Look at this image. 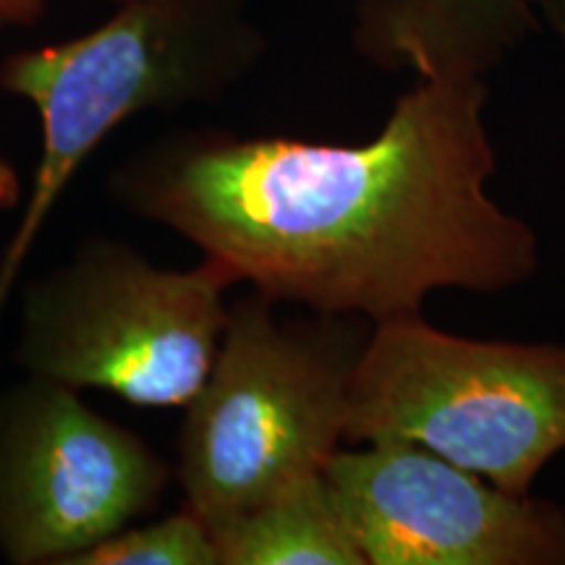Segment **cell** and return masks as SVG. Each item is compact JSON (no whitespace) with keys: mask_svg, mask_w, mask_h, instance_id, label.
<instances>
[{"mask_svg":"<svg viewBox=\"0 0 565 565\" xmlns=\"http://www.w3.org/2000/svg\"><path fill=\"white\" fill-rule=\"evenodd\" d=\"M345 443L419 445L526 494L565 450V343L477 341L422 315L372 324L351 374Z\"/></svg>","mask_w":565,"mask_h":565,"instance_id":"obj_4","label":"cell"},{"mask_svg":"<svg viewBox=\"0 0 565 565\" xmlns=\"http://www.w3.org/2000/svg\"><path fill=\"white\" fill-rule=\"evenodd\" d=\"M212 536L221 565H366L324 471L215 526Z\"/></svg>","mask_w":565,"mask_h":565,"instance_id":"obj_9","label":"cell"},{"mask_svg":"<svg viewBox=\"0 0 565 565\" xmlns=\"http://www.w3.org/2000/svg\"><path fill=\"white\" fill-rule=\"evenodd\" d=\"M236 278L215 259L166 270L113 238H87L21 296L17 362L74 391L145 408L186 406L215 364Z\"/></svg>","mask_w":565,"mask_h":565,"instance_id":"obj_5","label":"cell"},{"mask_svg":"<svg viewBox=\"0 0 565 565\" xmlns=\"http://www.w3.org/2000/svg\"><path fill=\"white\" fill-rule=\"evenodd\" d=\"M362 317L282 320L259 291L231 303L221 349L186 406L175 479L210 529L322 475L345 443Z\"/></svg>","mask_w":565,"mask_h":565,"instance_id":"obj_3","label":"cell"},{"mask_svg":"<svg viewBox=\"0 0 565 565\" xmlns=\"http://www.w3.org/2000/svg\"><path fill=\"white\" fill-rule=\"evenodd\" d=\"M265 47L246 0H126L97 30L0 63V89L30 103L42 126L26 207L0 257V322L34 242L89 154L131 116L225 95Z\"/></svg>","mask_w":565,"mask_h":565,"instance_id":"obj_2","label":"cell"},{"mask_svg":"<svg viewBox=\"0 0 565 565\" xmlns=\"http://www.w3.org/2000/svg\"><path fill=\"white\" fill-rule=\"evenodd\" d=\"M542 24H547L557 38L565 40V0H529Z\"/></svg>","mask_w":565,"mask_h":565,"instance_id":"obj_13","label":"cell"},{"mask_svg":"<svg viewBox=\"0 0 565 565\" xmlns=\"http://www.w3.org/2000/svg\"><path fill=\"white\" fill-rule=\"evenodd\" d=\"M21 200V181L19 173L6 158H0V215L13 210Z\"/></svg>","mask_w":565,"mask_h":565,"instance_id":"obj_12","label":"cell"},{"mask_svg":"<svg viewBox=\"0 0 565 565\" xmlns=\"http://www.w3.org/2000/svg\"><path fill=\"white\" fill-rule=\"evenodd\" d=\"M171 466L82 391L26 374L0 393V555L71 565L160 505Z\"/></svg>","mask_w":565,"mask_h":565,"instance_id":"obj_6","label":"cell"},{"mask_svg":"<svg viewBox=\"0 0 565 565\" xmlns=\"http://www.w3.org/2000/svg\"><path fill=\"white\" fill-rule=\"evenodd\" d=\"M366 565H565V511L419 445L341 448L324 466Z\"/></svg>","mask_w":565,"mask_h":565,"instance_id":"obj_7","label":"cell"},{"mask_svg":"<svg viewBox=\"0 0 565 565\" xmlns=\"http://www.w3.org/2000/svg\"><path fill=\"white\" fill-rule=\"evenodd\" d=\"M47 0H0V26L34 24L45 13ZM126 3V0H118Z\"/></svg>","mask_w":565,"mask_h":565,"instance_id":"obj_11","label":"cell"},{"mask_svg":"<svg viewBox=\"0 0 565 565\" xmlns=\"http://www.w3.org/2000/svg\"><path fill=\"white\" fill-rule=\"evenodd\" d=\"M542 30L529 0H353L356 53L416 79H484Z\"/></svg>","mask_w":565,"mask_h":565,"instance_id":"obj_8","label":"cell"},{"mask_svg":"<svg viewBox=\"0 0 565 565\" xmlns=\"http://www.w3.org/2000/svg\"><path fill=\"white\" fill-rule=\"evenodd\" d=\"M71 565H221V555L212 529L183 505L181 513L110 534Z\"/></svg>","mask_w":565,"mask_h":565,"instance_id":"obj_10","label":"cell"},{"mask_svg":"<svg viewBox=\"0 0 565 565\" xmlns=\"http://www.w3.org/2000/svg\"><path fill=\"white\" fill-rule=\"evenodd\" d=\"M484 79H416L362 145L168 134L110 175L118 204L166 225L236 282L377 324L429 294H500L540 270L524 217L490 194Z\"/></svg>","mask_w":565,"mask_h":565,"instance_id":"obj_1","label":"cell"}]
</instances>
